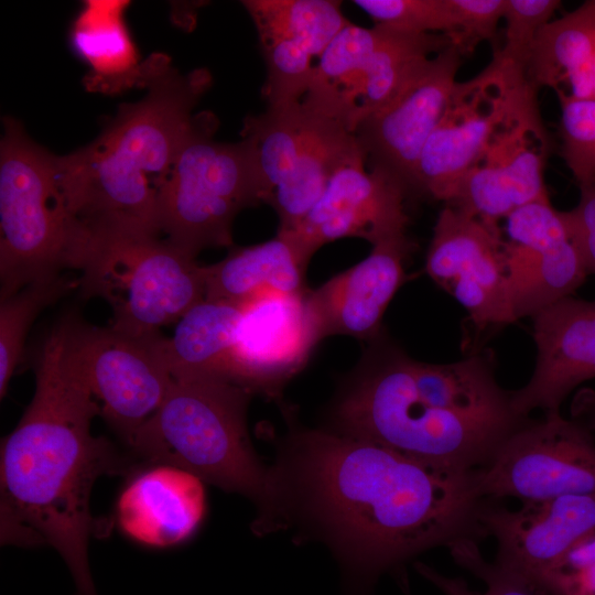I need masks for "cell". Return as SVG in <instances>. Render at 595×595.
Segmentation results:
<instances>
[{
    "mask_svg": "<svg viewBox=\"0 0 595 595\" xmlns=\"http://www.w3.org/2000/svg\"><path fill=\"white\" fill-rule=\"evenodd\" d=\"M307 261L284 235L268 241L231 247L221 261L206 266L207 300L244 305L266 292L299 293L307 290Z\"/></svg>",
    "mask_w": 595,
    "mask_h": 595,
    "instance_id": "cell-27",
    "label": "cell"
},
{
    "mask_svg": "<svg viewBox=\"0 0 595 595\" xmlns=\"http://www.w3.org/2000/svg\"><path fill=\"white\" fill-rule=\"evenodd\" d=\"M377 25L394 30L447 35L452 30L448 0H355Z\"/></svg>",
    "mask_w": 595,
    "mask_h": 595,
    "instance_id": "cell-32",
    "label": "cell"
},
{
    "mask_svg": "<svg viewBox=\"0 0 595 595\" xmlns=\"http://www.w3.org/2000/svg\"><path fill=\"white\" fill-rule=\"evenodd\" d=\"M371 342L334 404V431L447 467H483L512 431L434 404L415 387L412 358L379 336Z\"/></svg>",
    "mask_w": 595,
    "mask_h": 595,
    "instance_id": "cell-5",
    "label": "cell"
},
{
    "mask_svg": "<svg viewBox=\"0 0 595 595\" xmlns=\"http://www.w3.org/2000/svg\"><path fill=\"white\" fill-rule=\"evenodd\" d=\"M2 121L0 300L65 269L82 271L93 249L90 234L62 194L56 155L35 143L15 118Z\"/></svg>",
    "mask_w": 595,
    "mask_h": 595,
    "instance_id": "cell-6",
    "label": "cell"
},
{
    "mask_svg": "<svg viewBox=\"0 0 595 595\" xmlns=\"http://www.w3.org/2000/svg\"><path fill=\"white\" fill-rule=\"evenodd\" d=\"M129 4L125 0H87L72 24V48L89 65L83 79L88 91L113 95L144 88L148 64L147 60L140 62L125 22Z\"/></svg>",
    "mask_w": 595,
    "mask_h": 595,
    "instance_id": "cell-25",
    "label": "cell"
},
{
    "mask_svg": "<svg viewBox=\"0 0 595 595\" xmlns=\"http://www.w3.org/2000/svg\"><path fill=\"white\" fill-rule=\"evenodd\" d=\"M452 30L446 35L462 57L469 56L485 41H495L504 19L506 0H448Z\"/></svg>",
    "mask_w": 595,
    "mask_h": 595,
    "instance_id": "cell-34",
    "label": "cell"
},
{
    "mask_svg": "<svg viewBox=\"0 0 595 595\" xmlns=\"http://www.w3.org/2000/svg\"><path fill=\"white\" fill-rule=\"evenodd\" d=\"M425 271L467 311L478 334L518 321L499 224L446 205L433 228Z\"/></svg>",
    "mask_w": 595,
    "mask_h": 595,
    "instance_id": "cell-14",
    "label": "cell"
},
{
    "mask_svg": "<svg viewBox=\"0 0 595 595\" xmlns=\"http://www.w3.org/2000/svg\"><path fill=\"white\" fill-rule=\"evenodd\" d=\"M461 60L452 45L436 53L385 106L361 121L355 137L370 166H382L412 187L420 154L457 83Z\"/></svg>",
    "mask_w": 595,
    "mask_h": 595,
    "instance_id": "cell-18",
    "label": "cell"
},
{
    "mask_svg": "<svg viewBox=\"0 0 595 595\" xmlns=\"http://www.w3.org/2000/svg\"><path fill=\"white\" fill-rule=\"evenodd\" d=\"M479 521L498 545L495 563L528 586L580 540L595 531V495L526 501L510 510L487 500Z\"/></svg>",
    "mask_w": 595,
    "mask_h": 595,
    "instance_id": "cell-20",
    "label": "cell"
},
{
    "mask_svg": "<svg viewBox=\"0 0 595 595\" xmlns=\"http://www.w3.org/2000/svg\"><path fill=\"white\" fill-rule=\"evenodd\" d=\"M365 162L363 152L353 155L334 173L299 227L278 231L307 262L323 245L336 239L356 237L376 246L405 235L407 184L382 166L367 170Z\"/></svg>",
    "mask_w": 595,
    "mask_h": 595,
    "instance_id": "cell-15",
    "label": "cell"
},
{
    "mask_svg": "<svg viewBox=\"0 0 595 595\" xmlns=\"http://www.w3.org/2000/svg\"><path fill=\"white\" fill-rule=\"evenodd\" d=\"M549 150L533 88L496 131L446 205L499 224L521 206L549 201L544 183Z\"/></svg>",
    "mask_w": 595,
    "mask_h": 595,
    "instance_id": "cell-13",
    "label": "cell"
},
{
    "mask_svg": "<svg viewBox=\"0 0 595 595\" xmlns=\"http://www.w3.org/2000/svg\"><path fill=\"white\" fill-rule=\"evenodd\" d=\"M206 510L203 482L167 464L143 466L121 491L116 516L130 539L152 548H169L188 539Z\"/></svg>",
    "mask_w": 595,
    "mask_h": 595,
    "instance_id": "cell-23",
    "label": "cell"
},
{
    "mask_svg": "<svg viewBox=\"0 0 595 595\" xmlns=\"http://www.w3.org/2000/svg\"><path fill=\"white\" fill-rule=\"evenodd\" d=\"M217 127L214 113H195L158 195L160 232L194 258L205 248L234 247L238 213L263 203L247 144L216 141Z\"/></svg>",
    "mask_w": 595,
    "mask_h": 595,
    "instance_id": "cell-7",
    "label": "cell"
},
{
    "mask_svg": "<svg viewBox=\"0 0 595 595\" xmlns=\"http://www.w3.org/2000/svg\"><path fill=\"white\" fill-rule=\"evenodd\" d=\"M562 156L578 186L595 183V100L558 96Z\"/></svg>",
    "mask_w": 595,
    "mask_h": 595,
    "instance_id": "cell-30",
    "label": "cell"
},
{
    "mask_svg": "<svg viewBox=\"0 0 595 595\" xmlns=\"http://www.w3.org/2000/svg\"><path fill=\"white\" fill-rule=\"evenodd\" d=\"M242 310L240 304L204 299L181 317L172 337L161 335L159 348L172 378L231 379V348Z\"/></svg>",
    "mask_w": 595,
    "mask_h": 595,
    "instance_id": "cell-28",
    "label": "cell"
},
{
    "mask_svg": "<svg viewBox=\"0 0 595 595\" xmlns=\"http://www.w3.org/2000/svg\"><path fill=\"white\" fill-rule=\"evenodd\" d=\"M260 43L268 106H285L305 96L315 65L334 37L350 22L335 0H245Z\"/></svg>",
    "mask_w": 595,
    "mask_h": 595,
    "instance_id": "cell-19",
    "label": "cell"
},
{
    "mask_svg": "<svg viewBox=\"0 0 595 595\" xmlns=\"http://www.w3.org/2000/svg\"><path fill=\"white\" fill-rule=\"evenodd\" d=\"M79 280L60 274L33 282L0 303V397L21 361L28 332L39 314L74 288Z\"/></svg>",
    "mask_w": 595,
    "mask_h": 595,
    "instance_id": "cell-29",
    "label": "cell"
},
{
    "mask_svg": "<svg viewBox=\"0 0 595 595\" xmlns=\"http://www.w3.org/2000/svg\"><path fill=\"white\" fill-rule=\"evenodd\" d=\"M560 6L558 0H506L504 42L494 55L526 72L540 32Z\"/></svg>",
    "mask_w": 595,
    "mask_h": 595,
    "instance_id": "cell-31",
    "label": "cell"
},
{
    "mask_svg": "<svg viewBox=\"0 0 595 595\" xmlns=\"http://www.w3.org/2000/svg\"><path fill=\"white\" fill-rule=\"evenodd\" d=\"M457 565L480 578L487 587L485 595H534L526 583L495 562H488L469 538L455 540L447 545Z\"/></svg>",
    "mask_w": 595,
    "mask_h": 595,
    "instance_id": "cell-35",
    "label": "cell"
},
{
    "mask_svg": "<svg viewBox=\"0 0 595 595\" xmlns=\"http://www.w3.org/2000/svg\"><path fill=\"white\" fill-rule=\"evenodd\" d=\"M450 45L444 34L349 22L318 58L303 99L355 134L424 62Z\"/></svg>",
    "mask_w": 595,
    "mask_h": 595,
    "instance_id": "cell-9",
    "label": "cell"
},
{
    "mask_svg": "<svg viewBox=\"0 0 595 595\" xmlns=\"http://www.w3.org/2000/svg\"><path fill=\"white\" fill-rule=\"evenodd\" d=\"M57 328L62 360L86 383L101 415L129 446L173 382L159 348L161 334L131 337L73 315Z\"/></svg>",
    "mask_w": 595,
    "mask_h": 595,
    "instance_id": "cell-10",
    "label": "cell"
},
{
    "mask_svg": "<svg viewBox=\"0 0 595 595\" xmlns=\"http://www.w3.org/2000/svg\"><path fill=\"white\" fill-rule=\"evenodd\" d=\"M578 187L577 205L562 213L588 274L595 275V183Z\"/></svg>",
    "mask_w": 595,
    "mask_h": 595,
    "instance_id": "cell-36",
    "label": "cell"
},
{
    "mask_svg": "<svg viewBox=\"0 0 595 595\" xmlns=\"http://www.w3.org/2000/svg\"><path fill=\"white\" fill-rule=\"evenodd\" d=\"M147 60L145 96L120 105L89 144L56 155L67 207L93 240L159 236V191L213 82L207 68L181 74L164 54Z\"/></svg>",
    "mask_w": 595,
    "mask_h": 595,
    "instance_id": "cell-3",
    "label": "cell"
},
{
    "mask_svg": "<svg viewBox=\"0 0 595 595\" xmlns=\"http://www.w3.org/2000/svg\"><path fill=\"white\" fill-rule=\"evenodd\" d=\"M528 587L534 595H595V531L569 549Z\"/></svg>",
    "mask_w": 595,
    "mask_h": 595,
    "instance_id": "cell-33",
    "label": "cell"
},
{
    "mask_svg": "<svg viewBox=\"0 0 595 595\" xmlns=\"http://www.w3.org/2000/svg\"><path fill=\"white\" fill-rule=\"evenodd\" d=\"M82 273V295L106 300L110 327L137 338L161 334L206 294V266L158 237L98 240Z\"/></svg>",
    "mask_w": 595,
    "mask_h": 595,
    "instance_id": "cell-8",
    "label": "cell"
},
{
    "mask_svg": "<svg viewBox=\"0 0 595 595\" xmlns=\"http://www.w3.org/2000/svg\"><path fill=\"white\" fill-rule=\"evenodd\" d=\"M253 392L223 376L173 379L156 412L138 430L128 448L140 468L167 464L203 483L237 493L258 508L255 522L271 506V468L256 454L247 430Z\"/></svg>",
    "mask_w": 595,
    "mask_h": 595,
    "instance_id": "cell-4",
    "label": "cell"
},
{
    "mask_svg": "<svg viewBox=\"0 0 595 595\" xmlns=\"http://www.w3.org/2000/svg\"><path fill=\"white\" fill-rule=\"evenodd\" d=\"M310 289L266 292L244 304L231 348L230 378L253 393L278 397L322 340Z\"/></svg>",
    "mask_w": 595,
    "mask_h": 595,
    "instance_id": "cell-17",
    "label": "cell"
},
{
    "mask_svg": "<svg viewBox=\"0 0 595 595\" xmlns=\"http://www.w3.org/2000/svg\"><path fill=\"white\" fill-rule=\"evenodd\" d=\"M572 419L591 431L595 430V391L584 389L577 393L572 404Z\"/></svg>",
    "mask_w": 595,
    "mask_h": 595,
    "instance_id": "cell-38",
    "label": "cell"
},
{
    "mask_svg": "<svg viewBox=\"0 0 595 595\" xmlns=\"http://www.w3.org/2000/svg\"><path fill=\"white\" fill-rule=\"evenodd\" d=\"M412 251L407 235L383 241L357 264L310 290L309 306L322 339L336 334L377 338L382 316L407 279Z\"/></svg>",
    "mask_w": 595,
    "mask_h": 595,
    "instance_id": "cell-22",
    "label": "cell"
},
{
    "mask_svg": "<svg viewBox=\"0 0 595 595\" xmlns=\"http://www.w3.org/2000/svg\"><path fill=\"white\" fill-rule=\"evenodd\" d=\"M414 569L425 580L435 585L444 595H485L472 591L463 577L442 575L436 570L422 562H415Z\"/></svg>",
    "mask_w": 595,
    "mask_h": 595,
    "instance_id": "cell-37",
    "label": "cell"
},
{
    "mask_svg": "<svg viewBox=\"0 0 595 595\" xmlns=\"http://www.w3.org/2000/svg\"><path fill=\"white\" fill-rule=\"evenodd\" d=\"M484 498L522 502L569 495H595L592 431L560 412L526 419L479 468Z\"/></svg>",
    "mask_w": 595,
    "mask_h": 595,
    "instance_id": "cell-11",
    "label": "cell"
},
{
    "mask_svg": "<svg viewBox=\"0 0 595 595\" xmlns=\"http://www.w3.org/2000/svg\"><path fill=\"white\" fill-rule=\"evenodd\" d=\"M533 88L526 72L496 55L478 75L457 82L420 154L412 188L447 203L496 131Z\"/></svg>",
    "mask_w": 595,
    "mask_h": 595,
    "instance_id": "cell-12",
    "label": "cell"
},
{
    "mask_svg": "<svg viewBox=\"0 0 595 595\" xmlns=\"http://www.w3.org/2000/svg\"><path fill=\"white\" fill-rule=\"evenodd\" d=\"M305 131L295 162L267 204L279 217L278 231H292L304 220L324 193L334 173L363 152L355 134L342 122L304 99Z\"/></svg>",
    "mask_w": 595,
    "mask_h": 595,
    "instance_id": "cell-24",
    "label": "cell"
},
{
    "mask_svg": "<svg viewBox=\"0 0 595 595\" xmlns=\"http://www.w3.org/2000/svg\"><path fill=\"white\" fill-rule=\"evenodd\" d=\"M537 346L528 383L511 391V407L521 418L536 409L560 412L578 385L595 377V300L564 298L532 316Z\"/></svg>",
    "mask_w": 595,
    "mask_h": 595,
    "instance_id": "cell-21",
    "label": "cell"
},
{
    "mask_svg": "<svg viewBox=\"0 0 595 595\" xmlns=\"http://www.w3.org/2000/svg\"><path fill=\"white\" fill-rule=\"evenodd\" d=\"M504 220L502 248L517 320L572 296L588 271L563 213L550 201H539Z\"/></svg>",
    "mask_w": 595,
    "mask_h": 595,
    "instance_id": "cell-16",
    "label": "cell"
},
{
    "mask_svg": "<svg viewBox=\"0 0 595 595\" xmlns=\"http://www.w3.org/2000/svg\"><path fill=\"white\" fill-rule=\"evenodd\" d=\"M534 86L558 96L595 100V0L549 22L540 32L527 69Z\"/></svg>",
    "mask_w": 595,
    "mask_h": 595,
    "instance_id": "cell-26",
    "label": "cell"
},
{
    "mask_svg": "<svg viewBox=\"0 0 595 595\" xmlns=\"http://www.w3.org/2000/svg\"><path fill=\"white\" fill-rule=\"evenodd\" d=\"M270 468L272 502L261 534L300 524L332 549L355 595L425 550L486 537L479 468L303 426L290 428Z\"/></svg>",
    "mask_w": 595,
    "mask_h": 595,
    "instance_id": "cell-1",
    "label": "cell"
},
{
    "mask_svg": "<svg viewBox=\"0 0 595 595\" xmlns=\"http://www.w3.org/2000/svg\"><path fill=\"white\" fill-rule=\"evenodd\" d=\"M35 392L1 444V540L48 544L67 564L77 595H97L88 561L93 486L102 475L136 472L90 426L101 415L86 383L62 360L57 326L35 359Z\"/></svg>",
    "mask_w": 595,
    "mask_h": 595,
    "instance_id": "cell-2",
    "label": "cell"
}]
</instances>
